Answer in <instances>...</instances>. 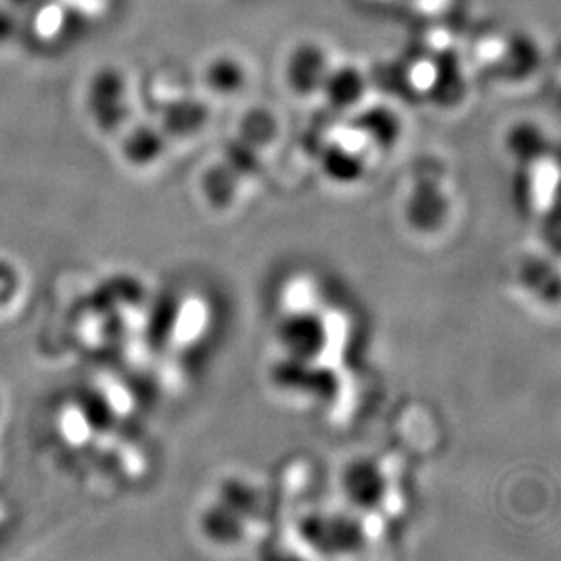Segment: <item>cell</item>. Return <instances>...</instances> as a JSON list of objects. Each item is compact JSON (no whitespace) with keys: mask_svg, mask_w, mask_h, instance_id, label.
<instances>
[{"mask_svg":"<svg viewBox=\"0 0 561 561\" xmlns=\"http://www.w3.org/2000/svg\"><path fill=\"white\" fill-rule=\"evenodd\" d=\"M345 322L320 304H284L276 320V342L284 366L339 371Z\"/></svg>","mask_w":561,"mask_h":561,"instance_id":"obj_1","label":"cell"},{"mask_svg":"<svg viewBox=\"0 0 561 561\" xmlns=\"http://www.w3.org/2000/svg\"><path fill=\"white\" fill-rule=\"evenodd\" d=\"M265 494L245 478H226L201 514V533L217 547H237L253 538L264 524Z\"/></svg>","mask_w":561,"mask_h":561,"instance_id":"obj_2","label":"cell"},{"mask_svg":"<svg viewBox=\"0 0 561 561\" xmlns=\"http://www.w3.org/2000/svg\"><path fill=\"white\" fill-rule=\"evenodd\" d=\"M270 146L237 131L226 144L222 154L201 176V193L207 206L226 211L239 202L244 187L264 168L265 151Z\"/></svg>","mask_w":561,"mask_h":561,"instance_id":"obj_3","label":"cell"},{"mask_svg":"<svg viewBox=\"0 0 561 561\" xmlns=\"http://www.w3.org/2000/svg\"><path fill=\"white\" fill-rule=\"evenodd\" d=\"M453 193L447 171L436 160H424L414 168L402 211L414 233L433 237L444 231L453 217Z\"/></svg>","mask_w":561,"mask_h":561,"instance_id":"obj_4","label":"cell"},{"mask_svg":"<svg viewBox=\"0 0 561 561\" xmlns=\"http://www.w3.org/2000/svg\"><path fill=\"white\" fill-rule=\"evenodd\" d=\"M371 519L355 511H311L298 519L297 535L304 546L329 557L356 554L373 541Z\"/></svg>","mask_w":561,"mask_h":561,"instance_id":"obj_5","label":"cell"},{"mask_svg":"<svg viewBox=\"0 0 561 561\" xmlns=\"http://www.w3.org/2000/svg\"><path fill=\"white\" fill-rule=\"evenodd\" d=\"M394 482L383 458L360 456L340 472V493L345 505L369 519L389 513L394 500Z\"/></svg>","mask_w":561,"mask_h":561,"instance_id":"obj_6","label":"cell"},{"mask_svg":"<svg viewBox=\"0 0 561 561\" xmlns=\"http://www.w3.org/2000/svg\"><path fill=\"white\" fill-rule=\"evenodd\" d=\"M84 107L95 129L118 135L131 123V91L123 69L102 66L91 75L84 90Z\"/></svg>","mask_w":561,"mask_h":561,"instance_id":"obj_7","label":"cell"},{"mask_svg":"<svg viewBox=\"0 0 561 561\" xmlns=\"http://www.w3.org/2000/svg\"><path fill=\"white\" fill-rule=\"evenodd\" d=\"M333 68L328 49L314 41L298 43L289 51L284 68L287 85L298 96L320 95L328 80L329 71Z\"/></svg>","mask_w":561,"mask_h":561,"instance_id":"obj_8","label":"cell"},{"mask_svg":"<svg viewBox=\"0 0 561 561\" xmlns=\"http://www.w3.org/2000/svg\"><path fill=\"white\" fill-rule=\"evenodd\" d=\"M118 135H121V142H118L121 157L127 164L138 170H148L151 165L159 164L170 148V138L157 121L129 123Z\"/></svg>","mask_w":561,"mask_h":561,"instance_id":"obj_9","label":"cell"},{"mask_svg":"<svg viewBox=\"0 0 561 561\" xmlns=\"http://www.w3.org/2000/svg\"><path fill=\"white\" fill-rule=\"evenodd\" d=\"M347 126L369 146L373 153L389 151L402 137V118L387 106L356 107Z\"/></svg>","mask_w":561,"mask_h":561,"instance_id":"obj_10","label":"cell"},{"mask_svg":"<svg viewBox=\"0 0 561 561\" xmlns=\"http://www.w3.org/2000/svg\"><path fill=\"white\" fill-rule=\"evenodd\" d=\"M557 259V254H530L519 264V286L535 302L546 308H557L560 300Z\"/></svg>","mask_w":561,"mask_h":561,"instance_id":"obj_11","label":"cell"},{"mask_svg":"<svg viewBox=\"0 0 561 561\" xmlns=\"http://www.w3.org/2000/svg\"><path fill=\"white\" fill-rule=\"evenodd\" d=\"M367 88H369V79L358 66L333 64L320 95L323 96L331 112H355L356 107H360Z\"/></svg>","mask_w":561,"mask_h":561,"instance_id":"obj_12","label":"cell"},{"mask_svg":"<svg viewBox=\"0 0 561 561\" xmlns=\"http://www.w3.org/2000/svg\"><path fill=\"white\" fill-rule=\"evenodd\" d=\"M209 123V107L195 95L179 96L168 102L157 121L170 140H181L198 135Z\"/></svg>","mask_w":561,"mask_h":561,"instance_id":"obj_13","label":"cell"},{"mask_svg":"<svg viewBox=\"0 0 561 561\" xmlns=\"http://www.w3.org/2000/svg\"><path fill=\"white\" fill-rule=\"evenodd\" d=\"M250 73L237 55L222 54L213 57L204 68V84L220 99L237 96L245 90Z\"/></svg>","mask_w":561,"mask_h":561,"instance_id":"obj_14","label":"cell"},{"mask_svg":"<svg viewBox=\"0 0 561 561\" xmlns=\"http://www.w3.org/2000/svg\"><path fill=\"white\" fill-rule=\"evenodd\" d=\"M505 149L514 164L530 162V160L543 159L552 151L551 138L543 127L535 123L514 124L505 135Z\"/></svg>","mask_w":561,"mask_h":561,"instance_id":"obj_15","label":"cell"},{"mask_svg":"<svg viewBox=\"0 0 561 561\" xmlns=\"http://www.w3.org/2000/svg\"><path fill=\"white\" fill-rule=\"evenodd\" d=\"M21 289V271L11 260L0 256V311L15 302Z\"/></svg>","mask_w":561,"mask_h":561,"instance_id":"obj_16","label":"cell"},{"mask_svg":"<svg viewBox=\"0 0 561 561\" xmlns=\"http://www.w3.org/2000/svg\"><path fill=\"white\" fill-rule=\"evenodd\" d=\"M15 32L16 21L13 10L0 8V44L10 43Z\"/></svg>","mask_w":561,"mask_h":561,"instance_id":"obj_17","label":"cell"},{"mask_svg":"<svg viewBox=\"0 0 561 561\" xmlns=\"http://www.w3.org/2000/svg\"><path fill=\"white\" fill-rule=\"evenodd\" d=\"M19 2H32V0H19Z\"/></svg>","mask_w":561,"mask_h":561,"instance_id":"obj_18","label":"cell"}]
</instances>
